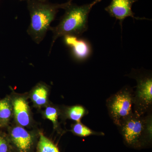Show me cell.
Returning <instances> with one entry per match:
<instances>
[{
  "instance_id": "cell-4",
  "label": "cell",
  "mask_w": 152,
  "mask_h": 152,
  "mask_svg": "<svg viewBox=\"0 0 152 152\" xmlns=\"http://www.w3.org/2000/svg\"><path fill=\"white\" fill-rule=\"evenodd\" d=\"M133 98L132 90L126 87L112 95L106 101L109 115L117 126L134 113Z\"/></svg>"
},
{
  "instance_id": "cell-11",
  "label": "cell",
  "mask_w": 152,
  "mask_h": 152,
  "mask_svg": "<svg viewBox=\"0 0 152 152\" xmlns=\"http://www.w3.org/2000/svg\"><path fill=\"white\" fill-rule=\"evenodd\" d=\"M40 111L43 118L49 120L51 122L54 130L58 134H62L63 132L59 121V118L61 119V106L56 105L50 102L48 105Z\"/></svg>"
},
{
  "instance_id": "cell-7",
  "label": "cell",
  "mask_w": 152,
  "mask_h": 152,
  "mask_svg": "<svg viewBox=\"0 0 152 152\" xmlns=\"http://www.w3.org/2000/svg\"><path fill=\"white\" fill-rule=\"evenodd\" d=\"M135 92L134 93L133 108L135 114L143 116L151 108L152 78L151 76H140L136 77Z\"/></svg>"
},
{
  "instance_id": "cell-3",
  "label": "cell",
  "mask_w": 152,
  "mask_h": 152,
  "mask_svg": "<svg viewBox=\"0 0 152 152\" xmlns=\"http://www.w3.org/2000/svg\"><path fill=\"white\" fill-rule=\"evenodd\" d=\"M152 117L134 113L118 127L126 146L141 149L152 142Z\"/></svg>"
},
{
  "instance_id": "cell-6",
  "label": "cell",
  "mask_w": 152,
  "mask_h": 152,
  "mask_svg": "<svg viewBox=\"0 0 152 152\" xmlns=\"http://www.w3.org/2000/svg\"><path fill=\"white\" fill-rule=\"evenodd\" d=\"M9 95L12 105L13 123L28 129H35L36 123L29 103L28 93L19 94L12 90Z\"/></svg>"
},
{
  "instance_id": "cell-14",
  "label": "cell",
  "mask_w": 152,
  "mask_h": 152,
  "mask_svg": "<svg viewBox=\"0 0 152 152\" xmlns=\"http://www.w3.org/2000/svg\"><path fill=\"white\" fill-rule=\"evenodd\" d=\"M35 152H61L58 148L40 131Z\"/></svg>"
},
{
  "instance_id": "cell-10",
  "label": "cell",
  "mask_w": 152,
  "mask_h": 152,
  "mask_svg": "<svg viewBox=\"0 0 152 152\" xmlns=\"http://www.w3.org/2000/svg\"><path fill=\"white\" fill-rule=\"evenodd\" d=\"M50 93V87L44 82H40L27 93L33 107L40 110L50 102L49 100Z\"/></svg>"
},
{
  "instance_id": "cell-9",
  "label": "cell",
  "mask_w": 152,
  "mask_h": 152,
  "mask_svg": "<svg viewBox=\"0 0 152 152\" xmlns=\"http://www.w3.org/2000/svg\"><path fill=\"white\" fill-rule=\"evenodd\" d=\"M137 1V0H112L110 4L105 10L111 16L119 21L122 30L123 22L128 17H132L137 20L146 19L134 16V14L132 11V7L133 4Z\"/></svg>"
},
{
  "instance_id": "cell-16",
  "label": "cell",
  "mask_w": 152,
  "mask_h": 152,
  "mask_svg": "<svg viewBox=\"0 0 152 152\" xmlns=\"http://www.w3.org/2000/svg\"><path fill=\"white\" fill-rule=\"evenodd\" d=\"M12 149L7 134L0 130V152H10Z\"/></svg>"
},
{
  "instance_id": "cell-5",
  "label": "cell",
  "mask_w": 152,
  "mask_h": 152,
  "mask_svg": "<svg viewBox=\"0 0 152 152\" xmlns=\"http://www.w3.org/2000/svg\"><path fill=\"white\" fill-rule=\"evenodd\" d=\"M12 149L16 152H35L41 130L28 129L13 123L7 128Z\"/></svg>"
},
{
  "instance_id": "cell-13",
  "label": "cell",
  "mask_w": 152,
  "mask_h": 152,
  "mask_svg": "<svg viewBox=\"0 0 152 152\" xmlns=\"http://www.w3.org/2000/svg\"><path fill=\"white\" fill-rule=\"evenodd\" d=\"M61 116L63 121L69 119L75 122H81V120L88 113V111L83 106L75 105L72 106H61Z\"/></svg>"
},
{
  "instance_id": "cell-19",
  "label": "cell",
  "mask_w": 152,
  "mask_h": 152,
  "mask_svg": "<svg viewBox=\"0 0 152 152\" xmlns=\"http://www.w3.org/2000/svg\"><path fill=\"white\" fill-rule=\"evenodd\" d=\"M20 1H26V0H20Z\"/></svg>"
},
{
  "instance_id": "cell-12",
  "label": "cell",
  "mask_w": 152,
  "mask_h": 152,
  "mask_svg": "<svg viewBox=\"0 0 152 152\" xmlns=\"http://www.w3.org/2000/svg\"><path fill=\"white\" fill-rule=\"evenodd\" d=\"M12 105L10 95L0 99V130L7 129L13 119Z\"/></svg>"
},
{
  "instance_id": "cell-2",
  "label": "cell",
  "mask_w": 152,
  "mask_h": 152,
  "mask_svg": "<svg viewBox=\"0 0 152 152\" xmlns=\"http://www.w3.org/2000/svg\"><path fill=\"white\" fill-rule=\"evenodd\" d=\"M71 3V1L64 4H53L28 0L31 21L27 33L36 44H39L43 40L59 9H65Z\"/></svg>"
},
{
  "instance_id": "cell-1",
  "label": "cell",
  "mask_w": 152,
  "mask_h": 152,
  "mask_svg": "<svg viewBox=\"0 0 152 152\" xmlns=\"http://www.w3.org/2000/svg\"><path fill=\"white\" fill-rule=\"evenodd\" d=\"M102 0H94L90 4L82 6L72 3L65 9L64 15L60 20L58 24L51 27L50 31L53 34L50 53L57 39L66 35L80 37L88 30V18L93 7Z\"/></svg>"
},
{
  "instance_id": "cell-15",
  "label": "cell",
  "mask_w": 152,
  "mask_h": 152,
  "mask_svg": "<svg viewBox=\"0 0 152 152\" xmlns=\"http://www.w3.org/2000/svg\"><path fill=\"white\" fill-rule=\"evenodd\" d=\"M70 131L75 135L82 137H85L92 135L104 136V135L102 132H99L93 131L89 128L82 124L81 122H76L72 124Z\"/></svg>"
},
{
  "instance_id": "cell-17",
  "label": "cell",
  "mask_w": 152,
  "mask_h": 152,
  "mask_svg": "<svg viewBox=\"0 0 152 152\" xmlns=\"http://www.w3.org/2000/svg\"><path fill=\"white\" fill-rule=\"evenodd\" d=\"M36 1H39L41 2H46L47 0H36Z\"/></svg>"
},
{
  "instance_id": "cell-8",
  "label": "cell",
  "mask_w": 152,
  "mask_h": 152,
  "mask_svg": "<svg viewBox=\"0 0 152 152\" xmlns=\"http://www.w3.org/2000/svg\"><path fill=\"white\" fill-rule=\"evenodd\" d=\"M64 42L66 46L70 48L74 58L79 61H86L91 55V46L88 41L73 35L64 37Z\"/></svg>"
},
{
  "instance_id": "cell-18",
  "label": "cell",
  "mask_w": 152,
  "mask_h": 152,
  "mask_svg": "<svg viewBox=\"0 0 152 152\" xmlns=\"http://www.w3.org/2000/svg\"><path fill=\"white\" fill-rule=\"evenodd\" d=\"M10 152H16V151H14L12 149V150H11L10 151Z\"/></svg>"
}]
</instances>
